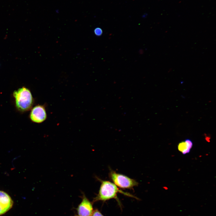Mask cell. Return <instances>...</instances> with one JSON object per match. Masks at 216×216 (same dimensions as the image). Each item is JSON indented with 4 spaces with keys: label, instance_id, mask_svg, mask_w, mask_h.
Here are the masks:
<instances>
[{
    "label": "cell",
    "instance_id": "cell-1",
    "mask_svg": "<svg viewBox=\"0 0 216 216\" xmlns=\"http://www.w3.org/2000/svg\"><path fill=\"white\" fill-rule=\"evenodd\" d=\"M96 178L99 181L101 184L98 194L94 198L93 202L99 201H105L113 198L116 199L119 202L117 196L118 193L122 194L128 196L136 198L131 194L120 190L113 183L109 181L102 180L97 177H96Z\"/></svg>",
    "mask_w": 216,
    "mask_h": 216
},
{
    "label": "cell",
    "instance_id": "cell-3",
    "mask_svg": "<svg viewBox=\"0 0 216 216\" xmlns=\"http://www.w3.org/2000/svg\"><path fill=\"white\" fill-rule=\"evenodd\" d=\"M110 179L118 187L123 189H131L138 186V182L125 175L116 172L110 168L109 174Z\"/></svg>",
    "mask_w": 216,
    "mask_h": 216
},
{
    "label": "cell",
    "instance_id": "cell-7",
    "mask_svg": "<svg viewBox=\"0 0 216 216\" xmlns=\"http://www.w3.org/2000/svg\"><path fill=\"white\" fill-rule=\"evenodd\" d=\"M193 145V143L191 140L186 139L184 141L181 142L178 144V149L183 154H185L190 152Z\"/></svg>",
    "mask_w": 216,
    "mask_h": 216
},
{
    "label": "cell",
    "instance_id": "cell-5",
    "mask_svg": "<svg viewBox=\"0 0 216 216\" xmlns=\"http://www.w3.org/2000/svg\"><path fill=\"white\" fill-rule=\"evenodd\" d=\"M77 210L79 216H91L93 212L92 204L84 194Z\"/></svg>",
    "mask_w": 216,
    "mask_h": 216
},
{
    "label": "cell",
    "instance_id": "cell-8",
    "mask_svg": "<svg viewBox=\"0 0 216 216\" xmlns=\"http://www.w3.org/2000/svg\"><path fill=\"white\" fill-rule=\"evenodd\" d=\"M95 34L97 36H100L102 34L103 31L102 29L100 28H97L95 29L94 31Z\"/></svg>",
    "mask_w": 216,
    "mask_h": 216
},
{
    "label": "cell",
    "instance_id": "cell-10",
    "mask_svg": "<svg viewBox=\"0 0 216 216\" xmlns=\"http://www.w3.org/2000/svg\"><path fill=\"white\" fill-rule=\"evenodd\" d=\"M78 216L76 215V216Z\"/></svg>",
    "mask_w": 216,
    "mask_h": 216
},
{
    "label": "cell",
    "instance_id": "cell-9",
    "mask_svg": "<svg viewBox=\"0 0 216 216\" xmlns=\"http://www.w3.org/2000/svg\"><path fill=\"white\" fill-rule=\"evenodd\" d=\"M91 216H104L98 209L93 211Z\"/></svg>",
    "mask_w": 216,
    "mask_h": 216
},
{
    "label": "cell",
    "instance_id": "cell-2",
    "mask_svg": "<svg viewBox=\"0 0 216 216\" xmlns=\"http://www.w3.org/2000/svg\"><path fill=\"white\" fill-rule=\"evenodd\" d=\"M17 109L24 112L28 111L32 108L34 99L30 90L23 87L15 91L13 93Z\"/></svg>",
    "mask_w": 216,
    "mask_h": 216
},
{
    "label": "cell",
    "instance_id": "cell-4",
    "mask_svg": "<svg viewBox=\"0 0 216 216\" xmlns=\"http://www.w3.org/2000/svg\"><path fill=\"white\" fill-rule=\"evenodd\" d=\"M29 117L31 120L35 123H41L47 118V114L45 107L38 105L33 107L30 112Z\"/></svg>",
    "mask_w": 216,
    "mask_h": 216
},
{
    "label": "cell",
    "instance_id": "cell-6",
    "mask_svg": "<svg viewBox=\"0 0 216 216\" xmlns=\"http://www.w3.org/2000/svg\"><path fill=\"white\" fill-rule=\"evenodd\" d=\"M13 201L6 193L0 190V215L4 214L12 208Z\"/></svg>",
    "mask_w": 216,
    "mask_h": 216
}]
</instances>
